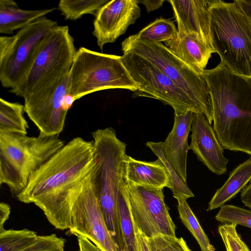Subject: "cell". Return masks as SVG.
<instances>
[{"mask_svg": "<svg viewBox=\"0 0 251 251\" xmlns=\"http://www.w3.org/2000/svg\"><path fill=\"white\" fill-rule=\"evenodd\" d=\"M94 166L93 142L75 137L32 175L16 198L21 202L36 205L56 229H69L70 193L91 172Z\"/></svg>", "mask_w": 251, "mask_h": 251, "instance_id": "cell-1", "label": "cell"}, {"mask_svg": "<svg viewBox=\"0 0 251 251\" xmlns=\"http://www.w3.org/2000/svg\"><path fill=\"white\" fill-rule=\"evenodd\" d=\"M121 59L139 85L133 98L144 97L159 100L171 106L176 115L188 111L202 114L189 97L151 62L132 52L124 53Z\"/></svg>", "mask_w": 251, "mask_h": 251, "instance_id": "cell-10", "label": "cell"}, {"mask_svg": "<svg viewBox=\"0 0 251 251\" xmlns=\"http://www.w3.org/2000/svg\"><path fill=\"white\" fill-rule=\"evenodd\" d=\"M108 0H61L58 8L66 20H76L85 14L96 15Z\"/></svg>", "mask_w": 251, "mask_h": 251, "instance_id": "cell-25", "label": "cell"}, {"mask_svg": "<svg viewBox=\"0 0 251 251\" xmlns=\"http://www.w3.org/2000/svg\"><path fill=\"white\" fill-rule=\"evenodd\" d=\"M122 56L80 47L69 72L70 96L73 101L92 93L109 89H139L122 61Z\"/></svg>", "mask_w": 251, "mask_h": 251, "instance_id": "cell-7", "label": "cell"}, {"mask_svg": "<svg viewBox=\"0 0 251 251\" xmlns=\"http://www.w3.org/2000/svg\"><path fill=\"white\" fill-rule=\"evenodd\" d=\"M69 74L60 83L24 99V110L39 134L58 135L74 101L70 96Z\"/></svg>", "mask_w": 251, "mask_h": 251, "instance_id": "cell-13", "label": "cell"}, {"mask_svg": "<svg viewBox=\"0 0 251 251\" xmlns=\"http://www.w3.org/2000/svg\"><path fill=\"white\" fill-rule=\"evenodd\" d=\"M94 166L92 181L109 233L118 251L121 249L118 196L123 182L126 144L112 127L93 132Z\"/></svg>", "mask_w": 251, "mask_h": 251, "instance_id": "cell-3", "label": "cell"}, {"mask_svg": "<svg viewBox=\"0 0 251 251\" xmlns=\"http://www.w3.org/2000/svg\"><path fill=\"white\" fill-rule=\"evenodd\" d=\"M134 222L147 238L176 236V226L164 201L163 189L125 183Z\"/></svg>", "mask_w": 251, "mask_h": 251, "instance_id": "cell-12", "label": "cell"}, {"mask_svg": "<svg viewBox=\"0 0 251 251\" xmlns=\"http://www.w3.org/2000/svg\"><path fill=\"white\" fill-rule=\"evenodd\" d=\"M49 251H64V247L52 250Z\"/></svg>", "mask_w": 251, "mask_h": 251, "instance_id": "cell-39", "label": "cell"}, {"mask_svg": "<svg viewBox=\"0 0 251 251\" xmlns=\"http://www.w3.org/2000/svg\"><path fill=\"white\" fill-rule=\"evenodd\" d=\"M136 243L137 251H151L147 238L138 229L136 233Z\"/></svg>", "mask_w": 251, "mask_h": 251, "instance_id": "cell-35", "label": "cell"}, {"mask_svg": "<svg viewBox=\"0 0 251 251\" xmlns=\"http://www.w3.org/2000/svg\"><path fill=\"white\" fill-rule=\"evenodd\" d=\"M224 224H235L251 228V211L233 205L225 204L215 216Z\"/></svg>", "mask_w": 251, "mask_h": 251, "instance_id": "cell-29", "label": "cell"}, {"mask_svg": "<svg viewBox=\"0 0 251 251\" xmlns=\"http://www.w3.org/2000/svg\"><path fill=\"white\" fill-rule=\"evenodd\" d=\"M55 7L40 10H25L13 0H0V33L12 34L53 12Z\"/></svg>", "mask_w": 251, "mask_h": 251, "instance_id": "cell-20", "label": "cell"}, {"mask_svg": "<svg viewBox=\"0 0 251 251\" xmlns=\"http://www.w3.org/2000/svg\"><path fill=\"white\" fill-rule=\"evenodd\" d=\"M67 25H57L43 38L25 76L10 92L26 99L68 75L76 51Z\"/></svg>", "mask_w": 251, "mask_h": 251, "instance_id": "cell-6", "label": "cell"}, {"mask_svg": "<svg viewBox=\"0 0 251 251\" xmlns=\"http://www.w3.org/2000/svg\"><path fill=\"white\" fill-rule=\"evenodd\" d=\"M124 53L132 52L159 69L185 92L209 123L213 121L212 101L202 75L172 53L161 43L142 40L132 35L122 43Z\"/></svg>", "mask_w": 251, "mask_h": 251, "instance_id": "cell-8", "label": "cell"}, {"mask_svg": "<svg viewBox=\"0 0 251 251\" xmlns=\"http://www.w3.org/2000/svg\"><path fill=\"white\" fill-rule=\"evenodd\" d=\"M165 46L176 56L201 74L213 53L211 46L197 35L177 32Z\"/></svg>", "mask_w": 251, "mask_h": 251, "instance_id": "cell-19", "label": "cell"}, {"mask_svg": "<svg viewBox=\"0 0 251 251\" xmlns=\"http://www.w3.org/2000/svg\"><path fill=\"white\" fill-rule=\"evenodd\" d=\"M66 240L55 234L38 235L32 244L21 251H49L65 247Z\"/></svg>", "mask_w": 251, "mask_h": 251, "instance_id": "cell-32", "label": "cell"}, {"mask_svg": "<svg viewBox=\"0 0 251 251\" xmlns=\"http://www.w3.org/2000/svg\"><path fill=\"white\" fill-rule=\"evenodd\" d=\"M209 0H170L178 32L195 34L210 45Z\"/></svg>", "mask_w": 251, "mask_h": 251, "instance_id": "cell-17", "label": "cell"}, {"mask_svg": "<svg viewBox=\"0 0 251 251\" xmlns=\"http://www.w3.org/2000/svg\"><path fill=\"white\" fill-rule=\"evenodd\" d=\"M194 112L188 111L175 114L173 128L161 142L164 157L183 180L187 182V158L190 150L188 138L191 129Z\"/></svg>", "mask_w": 251, "mask_h": 251, "instance_id": "cell-16", "label": "cell"}, {"mask_svg": "<svg viewBox=\"0 0 251 251\" xmlns=\"http://www.w3.org/2000/svg\"><path fill=\"white\" fill-rule=\"evenodd\" d=\"M177 209L179 218L183 224L190 231L199 244L201 251H215L214 246L200 225L197 218L191 210L186 199L179 198Z\"/></svg>", "mask_w": 251, "mask_h": 251, "instance_id": "cell-24", "label": "cell"}, {"mask_svg": "<svg viewBox=\"0 0 251 251\" xmlns=\"http://www.w3.org/2000/svg\"><path fill=\"white\" fill-rule=\"evenodd\" d=\"M11 213L10 205L5 202H1L0 203V231L3 230L4 225L9 219Z\"/></svg>", "mask_w": 251, "mask_h": 251, "instance_id": "cell-34", "label": "cell"}, {"mask_svg": "<svg viewBox=\"0 0 251 251\" xmlns=\"http://www.w3.org/2000/svg\"><path fill=\"white\" fill-rule=\"evenodd\" d=\"M125 183L155 188L167 187L172 183L168 170L160 159L154 161L137 160L127 155L124 166Z\"/></svg>", "mask_w": 251, "mask_h": 251, "instance_id": "cell-18", "label": "cell"}, {"mask_svg": "<svg viewBox=\"0 0 251 251\" xmlns=\"http://www.w3.org/2000/svg\"><path fill=\"white\" fill-rule=\"evenodd\" d=\"M176 32L177 29L173 21L160 17L135 35L142 40L161 43L172 39Z\"/></svg>", "mask_w": 251, "mask_h": 251, "instance_id": "cell-27", "label": "cell"}, {"mask_svg": "<svg viewBox=\"0 0 251 251\" xmlns=\"http://www.w3.org/2000/svg\"><path fill=\"white\" fill-rule=\"evenodd\" d=\"M24 105L0 99V132L27 134L28 125L24 116Z\"/></svg>", "mask_w": 251, "mask_h": 251, "instance_id": "cell-23", "label": "cell"}, {"mask_svg": "<svg viewBox=\"0 0 251 251\" xmlns=\"http://www.w3.org/2000/svg\"><path fill=\"white\" fill-rule=\"evenodd\" d=\"M237 224H223L218 227V232L226 251H250L236 230Z\"/></svg>", "mask_w": 251, "mask_h": 251, "instance_id": "cell-31", "label": "cell"}, {"mask_svg": "<svg viewBox=\"0 0 251 251\" xmlns=\"http://www.w3.org/2000/svg\"><path fill=\"white\" fill-rule=\"evenodd\" d=\"M251 181V158L234 168L229 175L224 184L217 189L209 201L207 211H210L225 205L235 197Z\"/></svg>", "mask_w": 251, "mask_h": 251, "instance_id": "cell-21", "label": "cell"}, {"mask_svg": "<svg viewBox=\"0 0 251 251\" xmlns=\"http://www.w3.org/2000/svg\"><path fill=\"white\" fill-rule=\"evenodd\" d=\"M147 239L151 251H192L182 237L160 234Z\"/></svg>", "mask_w": 251, "mask_h": 251, "instance_id": "cell-30", "label": "cell"}, {"mask_svg": "<svg viewBox=\"0 0 251 251\" xmlns=\"http://www.w3.org/2000/svg\"><path fill=\"white\" fill-rule=\"evenodd\" d=\"M118 212L121 239V251H137L136 233L138 229L133 219L124 180L118 196Z\"/></svg>", "mask_w": 251, "mask_h": 251, "instance_id": "cell-22", "label": "cell"}, {"mask_svg": "<svg viewBox=\"0 0 251 251\" xmlns=\"http://www.w3.org/2000/svg\"><path fill=\"white\" fill-rule=\"evenodd\" d=\"M38 235L33 230L3 229L0 231V251H21L33 244Z\"/></svg>", "mask_w": 251, "mask_h": 251, "instance_id": "cell-26", "label": "cell"}, {"mask_svg": "<svg viewBox=\"0 0 251 251\" xmlns=\"http://www.w3.org/2000/svg\"><path fill=\"white\" fill-rule=\"evenodd\" d=\"M64 145L58 135L0 132V184L17 197L32 175Z\"/></svg>", "mask_w": 251, "mask_h": 251, "instance_id": "cell-5", "label": "cell"}, {"mask_svg": "<svg viewBox=\"0 0 251 251\" xmlns=\"http://www.w3.org/2000/svg\"><path fill=\"white\" fill-rule=\"evenodd\" d=\"M76 237L79 251H103L88 238L81 235Z\"/></svg>", "mask_w": 251, "mask_h": 251, "instance_id": "cell-33", "label": "cell"}, {"mask_svg": "<svg viewBox=\"0 0 251 251\" xmlns=\"http://www.w3.org/2000/svg\"><path fill=\"white\" fill-rule=\"evenodd\" d=\"M210 45L232 72L251 77V22L234 1L209 0Z\"/></svg>", "mask_w": 251, "mask_h": 251, "instance_id": "cell-4", "label": "cell"}, {"mask_svg": "<svg viewBox=\"0 0 251 251\" xmlns=\"http://www.w3.org/2000/svg\"><path fill=\"white\" fill-rule=\"evenodd\" d=\"M92 171L71 191V225L68 232L88 238L103 251H118L94 190Z\"/></svg>", "mask_w": 251, "mask_h": 251, "instance_id": "cell-11", "label": "cell"}, {"mask_svg": "<svg viewBox=\"0 0 251 251\" xmlns=\"http://www.w3.org/2000/svg\"><path fill=\"white\" fill-rule=\"evenodd\" d=\"M138 0H109L98 11L93 22V35L102 50L107 43L114 42L141 16Z\"/></svg>", "mask_w": 251, "mask_h": 251, "instance_id": "cell-14", "label": "cell"}, {"mask_svg": "<svg viewBox=\"0 0 251 251\" xmlns=\"http://www.w3.org/2000/svg\"><path fill=\"white\" fill-rule=\"evenodd\" d=\"M164 1V0H139V2L143 4L148 13L155 10L158 9L161 7Z\"/></svg>", "mask_w": 251, "mask_h": 251, "instance_id": "cell-36", "label": "cell"}, {"mask_svg": "<svg viewBox=\"0 0 251 251\" xmlns=\"http://www.w3.org/2000/svg\"><path fill=\"white\" fill-rule=\"evenodd\" d=\"M233 1L240 7L251 22V0H234Z\"/></svg>", "mask_w": 251, "mask_h": 251, "instance_id": "cell-38", "label": "cell"}, {"mask_svg": "<svg viewBox=\"0 0 251 251\" xmlns=\"http://www.w3.org/2000/svg\"><path fill=\"white\" fill-rule=\"evenodd\" d=\"M241 199L243 203L251 209V181L242 190Z\"/></svg>", "mask_w": 251, "mask_h": 251, "instance_id": "cell-37", "label": "cell"}, {"mask_svg": "<svg viewBox=\"0 0 251 251\" xmlns=\"http://www.w3.org/2000/svg\"><path fill=\"white\" fill-rule=\"evenodd\" d=\"M56 21L41 18L15 35L0 37V81L10 89L16 87L29 70L43 38L57 26Z\"/></svg>", "mask_w": 251, "mask_h": 251, "instance_id": "cell-9", "label": "cell"}, {"mask_svg": "<svg viewBox=\"0 0 251 251\" xmlns=\"http://www.w3.org/2000/svg\"><path fill=\"white\" fill-rule=\"evenodd\" d=\"M210 95L213 128L221 146L251 155V77L220 62L202 71Z\"/></svg>", "mask_w": 251, "mask_h": 251, "instance_id": "cell-2", "label": "cell"}, {"mask_svg": "<svg viewBox=\"0 0 251 251\" xmlns=\"http://www.w3.org/2000/svg\"><path fill=\"white\" fill-rule=\"evenodd\" d=\"M146 146L151 150L158 158L161 160L168 170L172 180L171 190L173 197L176 199L182 198L186 200L194 197V195L187 183L179 176L164 157L161 149V142H148L146 143Z\"/></svg>", "mask_w": 251, "mask_h": 251, "instance_id": "cell-28", "label": "cell"}, {"mask_svg": "<svg viewBox=\"0 0 251 251\" xmlns=\"http://www.w3.org/2000/svg\"><path fill=\"white\" fill-rule=\"evenodd\" d=\"M191 131L190 150L199 160L216 175L225 174L228 159L204 114L194 112Z\"/></svg>", "mask_w": 251, "mask_h": 251, "instance_id": "cell-15", "label": "cell"}]
</instances>
